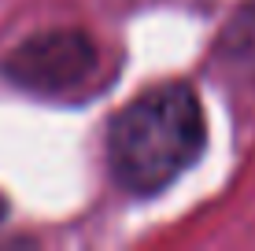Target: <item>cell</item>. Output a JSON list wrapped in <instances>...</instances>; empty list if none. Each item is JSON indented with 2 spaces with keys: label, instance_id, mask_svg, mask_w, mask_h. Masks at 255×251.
<instances>
[{
  "label": "cell",
  "instance_id": "1",
  "mask_svg": "<svg viewBox=\"0 0 255 251\" xmlns=\"http://www.w3.org/2000/svg\"><path fill=\"white\" fill-rule=\"evenodd\" d=\"M207 144V118L185 82L155 85L115 115L108 129V163L126 192L152 196L174 185Z\"/></svg>",
  "mask_w": 255,
  "mask_h": 251
},
{
  "label": "cell",
  "instance_id": "2",
  "mask_svg": "<svg viewBox=\"0 0 255 251\" xmlns=\"http://www.w3.org/2000/svg\"><path fill=\"white\" fill-rule=\"evenodd\" d=\"M100 52L85 30H45L7 56L4 74L37 96H70L96 74Z\"/></svg>",
  "mask_w": 255,
  "mask_h": 251
},
{
  "label": "cell",
  "instance_id": "3",
  "mask_svg": "<svg viewBox=\"0 0 255 251\" xmlns=\"http://www.w3.org/2000/svg\"><path fill=\"white\" fill-rule=\"evenodd\" d=\"M4 211H7V203H4V196H0V218H4Z\"/></svg>",
  "mask_w": 255,
  "mask_h": 251
}]
</instances>
